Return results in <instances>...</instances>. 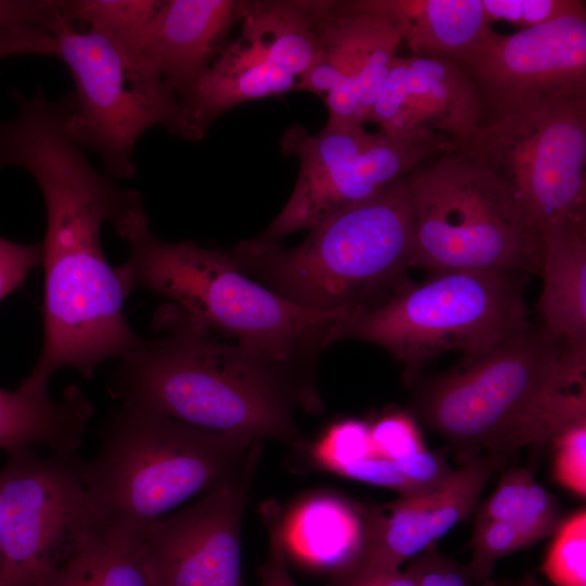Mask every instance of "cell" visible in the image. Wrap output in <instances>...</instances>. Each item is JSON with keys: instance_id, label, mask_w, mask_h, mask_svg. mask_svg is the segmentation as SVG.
<instances>
[{"instance_id": "6da1fadb", "label": "cell", "mask_w": 586, "mask_h": 586, "mask_svg": "<svg viewBox=\"0 0 586 586\" xmlns=\"http://www.w3.org/2000/svg\"><path fill=\"white\" fill-rule=\"evenodd\" d=\"M0 120V169L20 167L38 183L46 206L42 246L44 337L25 387L48 390L54 371L71 367L92 379L97 367L123 358L142 341L124 314L128 295L105 259L101 231L142 204L140 194L98 171L72 137L68 97L39 90L15 98Z\"/></svg>"}, {"instance_id": "7a4b0ae2", "label": "cell", "mask_w": 586, "mask_h": 586, "mask_svg": "<svg viewBox=\"0 0 586 586\" xmlns=\"http://www.w3.org/2000/svg\"><path fill=\"white\" fill-rule=\"evenodd\" d=\"M120 358L110 385L120 404L146 409L204 431L254 441L301 443L295 407L318 410L315 390L241 346L194 328L173 304Z\"/></svg>"}, {"instance_id": "3957f363", "label": "cell", "mask_w": 586, "mask_h": 586, "mask_svg": "<svg viewBox=\"0 0 586 586\" xmlns=\"http://www.w3.org/2000/svg\"><path fill=\"white\" fill-rule=\"evenodd\" d=\"M416 410L461 464L485 456L504 461L586 420V347L528 329L429 382Z\"/></svg>"}, {"instance_id": "277c9868", "label": "cell", "mask_w": 586, "mask_h": 586, "mask_svg": "<svg viewBox=\"0 0 586 586\" xmlns=\"http://www.w3.org/2000/svg\"><path fill=\"white\" fill-rule=\"evenodd\" d=\"M128 247L116 267L129 294L142 286L170 301L196 329L241 346L290 374L329 345L332 328L361 309L300 307L241 271L227 252L155 237L142 205L114 226Z\"/></svg>"}, {"instance_id": "5b68a950", "label": "cell", "mask_w": 586, "mask_h": 586, "mask_svg": "<svg viewBox=\"0 0 586 586\" xmlns=\"http://www.w3.org/2000/svg\"><path fill=\"white\" fill-rule=\"evenodd\" d=\"M229 254L241 271L300 307L368 308L413 267L415 217L406 178L332 214L294 247L256 238Z\"/></svg>"}, {"instance_id": "8992f818", "label": "cell", "mask_w": 586, "mask_h": 586, "mask_svg": "<svg viewBox=\"0 0 586 586\" xmlns=\"http://www.w3.org/2000/svg\"><path fill=\"white\" fill-rule=\"evenodd\" d=\"M262 442L196 429L119 404L80 470L111 526L140 531L182 502L235 477L259 457Z\"/></svg>"}, {"instance_id": "52a82bcc", "label": "cell", "mask_w": 586, "mask_h": 586, "mask_svg": "<svg viewBox=\"0 0 586 586\" xmlns=\"http://www.w3.org/2000/svg\"><path fill=\"white\" fill-rule=\"evenodd\" d=\"M528 329L522 292L511 275L445 270L337 322L329 344L343 339L377 344L410 374L447 351H460L467 362L476 360Z\"/></svg>"}, {"instance_id": "ba28073f", "label": "cell", "mask_w": 586, "mask_h": 586, "mask_svg": "<svg viewBox=\"0 0 586 586\" xmlns=\"http://www.w3.org/2000/svg\"><path fill=\"white\" fill-rule=\"evenodd\" d=\"M406 181L415 217L413 267L539 272V234L471 153H440Z\"/></svg>"}, {"instance_id": "9c48e42d", "label": "cell", "mask_w": 586, "mask_h": 586, "mask_svg": "<svg viewBox=\"0 0 586 586\" xmlns=\"http://www.w3.org/2000/svg\"><path fill=\"white\" fill-rule=\"evenodd\" d=\"M55 36L56 58L75 85L68 130L81 148L100 155L109 174L136 175L135 146L152 127L196 141L177 94L139 55L69 23Z\"/></svg>"}, {"instance_id": "30bf717a", "label": "cell", "mask_w": 586, "mask_h": 586, "mask_svg": "<svg viewBox=\"0 0 586 586\" xmlns=\"http://www.w3.org/2000/svg\"><path fill=\"white\" fill-rule=\"evenodd\" d=\"M468 152L539 237L586 224V92L546 98L485 125Z\"/></svg>"}, {"instance_id": "8fae6325", "label": "cell", "mask_w": 586, "mask_h": 586, "mask_svg": "<svg viewBox=\"0 0 586 586\" xmlns=\"http://www.w3.org/2000/svg\"><path fill=\"white\" fill-rule=\"evenodd\" d=\"M75 455L9 454L0 469L3 586H50L110 527Z\"/></svg>"}, {"instance_id": "7c38bea8", "label": "cell", "mask_w": 586, "mask_h": 586, "mask_svg": "<svg viewBox=\"0 0 586 586\" xmlns=\"http://www.w3.org/2000/svg\"><path fill=\"white\" fill-rule=\"evenodd\" d=\"M280 146L284 155L297 158L298 175L286 204L258 237L270 242L309 230L437 154L457 150L441 135L398 139L370 132L365 125L326 126L315 135L294 125L284 131Z\"/></svg>"}, {"instance_id": "4fadbf2b", "label": "cell", "mask_w": 586, "mask_h": 586, "mask_svg": "<svg viewBox=\"0 0 586 586\" xmlns=\"http://www.w3.org/2000/svg\"><path fill=\"white\" fill-rule=\"evenodd\" d=\"M240 34L181 100L196 140L245 102L297 91L318 40L310 0L240 1Z\"/></svg>"}, {"instance_id": "5bb4252c", "label": "cell", "mask_w": 586, "mask_h": 586, "mask_svg": "<svg viewBox=\"0 0 586 586\" xmlns=\"http://www.w3.org/2000/svg\"><path fill=\"white\" fill-rule=\"evenodd\" d=\"M451 63L476 89L483 127L546 98L586 92L585 2L513 35L492 29Z\"/></svg>"}, {"instance_id": "9a60e30c", "label": "cell", "mask_w": 586, "mask_h": 586, "mask_svg": "<svg viewBox=\"0 0 586 586\" xmlns=\"http://www.w3.org/2000/svg\"><path fill=\"white\" fill-rule=\"evenodd\" d=\"M318 50L297 91L321 97L326 126L365 125L397 51L400 27L381 0H310Z\"/></svg>"}, {"instance_id": "2e32d148", "label": "cell", "mask_w": 586, "mask_h": 586, "mask_svg": "<svg viewBox=\"0 0 586 586\" xmlns=\"http://www.w3.org/2000/svg\"><path fill=\"white\" fill-rule=\"evenodd\" d=\"M258 459L196 502L140 530L156 586H244L241 524Z\"/></svg>"}, {"instance_id": "e0dca14e", "label": "cell", "mask_w": 586, "mask_h": 586, "mask_svg": "<svg viewBox=\"0 0 586 586\" xmlns=\"http://www.w3.org/2000/svg\"><path fill=\"white\" fill-rule=\"evenodd\" d=\"M502 460L479 457L464 463L437 487L360 509L364 537L357 557L332 574V581L397 570L476 511L481 495Z\"/></svg>"}, {"instance_id": "ac0fdd59", "label": "cell", "mask_w": 586, "mask_h": 586, "mask_svg": "<svg viewBox=\"0 0 586 586\" xmlns=\"http://www.w3.org/2000/svg\"><path fill=\"white\" fill-rule=\"evenodd\" d=\"M239 14L235 0H162L139 56L181 102L228 42Z\"/></svg>"}, {"instance_id": "d6986e66", "label": "cell", "mask_w": 586, "mask_h": 586, "mask_svg": "<svg viewBox=\"0 0 586 586\" xmlns=\"http://www.w3.org/2000/svg\"><path fill=\"white\" fill-rule=\"evenodd\" d=\"M406 64V103L415 128L468 151L483 128L482 103L469 77L442 59L411 55Z\"/></svg>"}, {"instance_id": "ffe728a7", "label": "cell", "mask_w": 586, "mask_h": 586, "mask_svg": "<svg viewBox=\"0 0 586 586\" xmlns=\"http://www.w3.org/2000/svg\"><path fill=\"white\" fill-rule=\"evenodd\" d=\"M92 406L76 385L59 398L48 390L0 387V449L8 454L41 446L75 455L84 443Z\"/></svg>"}, {"instance_id": "44dd1931", "label": "cell", "mask_w": 586, "mask_h": 586, "mask_svg": "<svg viewBox=\"0 0 586 586\" xmlns=\"http://www.w3.org/2000/svg\"><path fill=\"white\" fill-rule=\"evenodd\" d=\"M540 240V329L569 347H586V224L549 229Z\"/></svg>"}, {"instance_id": "7402d4cb", "label": "cell", "mask_w": 586, "mask_h": 586, "mask_svg": "<svg viewBox=\"0 0 586 586\" xmlns=\"http://www.w3.org/2000/svg\"><path fill=\"white\" fill-rule=\"evenodd\" d=\"M282 534L286 553L335 573L360 550L361 510L334 494H314L283 513Z\"/></svg>"}, {"instance_id": "603a6c76", "label": "cell", "mask_w": 586, "mask_h": 586, "mask_svg": "<svg viewBox=\"0 0 586 586\" xmlns=\"http://www.w3.org/2000/svg\"><path fill=\"white\" fill-rule=\"evenodd\" d=\"M412 55L455 62L492 30L482 0H381Z\"/></svg>"}, {"instance_id": "cb8c5ba5", "label": "cell", "mask_w": 586, "mask_h": 586, "mask_svg": "<svg viewBox=\"0 0 586 586\" xmlns=\"http://www.w3.org/2000/svg\"><path fill=\"white\" fill-rule=\"evenodd\" d=\"M50 586H156L140 531L111 526Z\"/></svg>"}, {"instance_id": "d4e9b609", "label": "cell", "mask_w": 586, "mask_h": 586, "mask_svg": "<svg viewBox=\"0 0 586 586\" xmlns=\"http://www.w3.org/2000/svg\"><path fill=\"white\" fill-rule=\"evenodd\" d=\"M475 519L509 523L533 545L552 536L562 521L558 499L522 468L505 472L492 495L477 507Z\"/></svg>"}, {"instance_id": "484cf974", "label": "cell", "mask_w": 586, "mask_h": 586, "mask_svg": "<svg viewBox=\"0 0 586 586\" xmlns=\"http://www.w3.org/2000/svg\"><path fill=\"white\" fill-rule=\"evenodd\" d=\"M162 0H64L68 23L80 22L139 55L141 39Z\"/></svg>"}, {"instance_id": "4316f807", "label": "cell", "mask_w": 586, "mask_h": 586, "mask_svg": "<svg viewBox=\"0 0 586 586\" xmlns=\"http://www.w3.org/2000/svg\"><path fill=\"white\" fill-rule=\"evenodd\" d=\"M542 571L553 586H586V511L563 519L543 561Z\"/></svg>"}, {"instance_id": "83f0119b", "label": "cell", "mask_w": 586, "mask_h": 586, "mask_svg": "<svg viewBox=\"0 0 586 586\" xmlns=\"http://www.w3.org/2000/svg\"><path fill=\"white\" fill-rule=\"evenodd\" d=\"M371 454L369 422L358 419L335 422L310 448L317 468L344 477Z\"/></svg>"}, {"instance_id": "f1b7e54d", "label": "cell", "mask_w": 586, "mask_h": 586, "mask_svg": "<svg viewBox=\"0 0 586 586\" xmlns=\"http://www.w3.org/2000/svg\"><path fill=\"white\" fill-rule=\"evenodd\" d=\"M470 545L472 559L468 568L477 584L488 581L499 559L533 544L509 523L475 519Z\"/></svg>"}, {"instance_id": "f546056e", "label": "cell", "mask_w": 586, "mask_h": 586, "mask_svg": "<svg viewBox=\"0 0 586 586\" xmlns=\"http://www.w3.org/2000/svg\"><path fill=\"white\" fill-rule=\"evenodd\" d=\"M369 434L373 455L395 463L402 474L404 463L426 449L413 418L403 411L369 423Z\"/></svg>"}, {"instance_id": "4dcf8cb0", "label": "cell", "mask_w": 586, "mask_h": 586, "mask_svg": "<svg viewBox=\"0 0 586 586\" xmlns=\"http://www.w3.org/2000/svg\"><path fill=\"white\" fill-rule=\"evenodd\" d=\"M555 480L581 498L586 495V420L574 423L552 437Z\"/></svg>"}, {"instance_id": "1f68e13d", "label": "cell", "mask_w": 586, "mask_h": 586, "mask_svg": "<svg viewBox=\"0 0 586 586\" xmlns=\"http://www.w3.org/2000/svg\"><path fill=\"white\" fill-rule=\"evenodd\" d=\"M419 586H476L468 565L431 547L408 560L405 570Z\"/></svg>"}, {"instance_id": "d6a6232c", "label": "cell", "mask_w": 586, "mask_h": 586, "mask_svg": "<svg viewBox=\"0 0 586 586\" xmlns=\"http://www.w3.org/2000/svg\"><path fill=\"white\" fill-rule=\"evenodd\" d=\"M482 1L489 23L505 20L526 27L556 18L581 3L578 0Z\"/></svg>"}, {"instance_id": "836d02e7", "label": "cell", "mask_w": 586, "mask_h": 586, "mask_svg": "<svg viewBox=\"0 0 586 586\" xmlns=\"http://www.w3.org/2000/svg\"><path fill=\"white\" fill-rule=\"evenodd\" d=\"M262 515L269 539L266 559L259 568L262 586H298L290 575L286 564L281 508L276 501H267L262 507Z\"/></svg>"}, {"instance_id": "e575fe53", "label": "cell", "mask_w": 586, "mask_h": 586, "mask_svg": "<svg viewBox=\"0 0 586 586\" xmlns=\"http://www.w3.org/2000/svg\"><path fill=\"white\" fill-rule=\"evenodd\" d=\"M63 7L64 0H0V33L29 24L56 34L67 23Z\"/></svg>"}, {"instance_id": "d590c367", "label": "cell", "mask_w": 586, "mask_h": 586, "mask_svg": "<svg viewBox=\"0 0 586 586\" xmlns=\"http://www.w3.org/2000/svg\"><path fill=\"white\" fill-rule=\"evenodd\" d=\"M41 264V244H20L0 237V301L18 290Z\"/></svg>"}, {"instance_id": "8d00e7d4", "label": "cell", "mask_w": 586, "mask_h": 586, "mask_svg": "<svg viewBox=\"0 0 586 586\" xmlns=\"http://www.w3.org/2000/svg\"><path fill=\"white\" fill-rule=\"evenodd\" d=\"M18 54L56 56V36L38 25H16L0 33V60Z\"/></svg>"}, {"instance_id": "74e56055", "label": "cell", "mask_w": 586, "mask_h": 586, "mask_svg": "<svg viewBox=\"0 0 586 586\" xmlns=\"http://www.w3.org/2000/svg\"><path fill=\"white\" fill-rule=\"evenodd\" d=\"M329 586H419L405 571L377 572L347 581H330Z\"/></svg>"}, {"instance_id": "f35d334b", "label": "cell", "mask_w": 586, "mask_h": 586, "mask_svg": "<svg viewBox=\"0 0 586 586\" xmlns=\"http://www.w3.org/2000/svg\"><path fill=\"white\" fill-rule=\"evenodd\" d=\"M482 586H546V585L537 582L534 577L526 575L522 579L512 581V582H504L501 584H495L491 581H485L482 583Z\"/></svg>"}]
</instances>
